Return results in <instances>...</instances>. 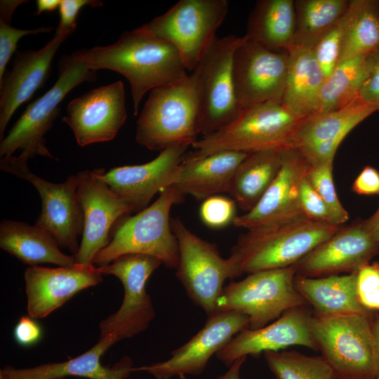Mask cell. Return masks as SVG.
I'll return each mask as SVG.
<instances>
[{
  "label": "cell",
  "instance_id": "3957f363",
  "mask_svg": "<svg viewBox=\"0 0 379 379\" xmlns=\"http://www.w3.org/2000/svg\"><path fill=\"white\" fill-rule=\"evenodd\" d=\"M201 131L198 77L193 70L178 83L150 91L136 122L135 140L149 150L161 152L192 146Z\"/></svg>",
  "mask_w": 379,
  "mask_h": 379
},
{
  "label": "cell",
  "instance_id": "83f0119b",
  "mask_svg": "<svg viewBox=\"0 0 379 379\" xmlns=\"http://www.w3.org/2000/svg\"><path fill=\"white\" fill-rule=\"evenodd\" d=\"M296 290L310 305L314 315L372 314L359 302L357 272L344 275L306 277L295 275Z\"/></svg>",
  "mask_w": 379,
  "mask_h": 379
},
{
  "label": "cell",
  "instance_id": "277c9868",
  "mask_svg": "<svg viewBox=\"0 0 379 379\" xmlns=\"http://www.w3.org/2000/svg\"><path fill=\"white\" fill-rule=\"evenodd\" d=\"M184 197L173 185L142 211L121 218L112 230L109 243L98 253L93 264L102 267L121 255L138 253L157 258L167 267L176 269L178 244L170 213Z\"/></svg>",
  "mask_w": 379,
  "mask_h": 379
},
{
  "label": "cell",
  "instance_id": "9a60e30c",
  "mask_svg": "<svg viewBox=\"0 0 379 379\" xmlns=\"http://www.w3.org/2000/svg\"><path fill=\"white\" fill-rule=\"evenodd\" d=\"M77 176V196L83 212L84 227L79 248L73 256L75 263L88 265L109 243L115 223L133 213V209L100 178L98 168L79 171Z\"/></svg>",
  "mask_w": 379,
  "mask_h": 379
},
{
  "label": "cell",
  "instance_id": "8fae6325",
  "mask_svg": "<svg viewBox=\"0 0 379 379\" xmlns=\"http://www.w3.org/2000/svg\"><path fill=\"white\" fill-rule=\"evenodd\" d=\"M171 227L179 251L176 277L193 302L211 316L217 312L225 281L230 279L227 258H222L215 244L196 235L180 218H171Z\"/></svg>",
  "mask_w": 379,
  "mask_h": 379
},
{
  "label": "cell",
  "instance_id": "bcb514c9",
  "mask_svg": "<svg viewBox=\"0 0 379 379\" xmlns=\"http://www.w3.org/2000/svg\"><path fill=\"white\" fill-rule=\"evenodd\" d=\"M372 331L373 337L375 366V379H379V312H375L373 315Z\"/></svg>",
  "mask_w": 379,
  "mask_h": 379
},
{
  "label": "cell",
  "instance_id": "f546056e",
  "mask_svg": "<svg viewBox=\"0 0 379 379\" xmlns=\"http://www.w3.org/2000/svg\"><path fill=\"white\" fill-rule=\"evenodd\" d=\"M295 25L294 1H258L248 18L246 36L272 50L288 51Z\"/></svg>",
  "mask_w": 379,
  "mask_h": 379
},
{
  "label": "cell",
  "instance_id": "8d00e7d4",
  "mask_svg": "<svg viewBox=\"0 0 379 379\" xmlns=\"http://www.w3.org/2000/svg\"><path fill=\"white\" fill-rule=\"evenodd\" d=\"M333 161L312 165L307 178L326 205L333 224L340 226L349 219V214L340 203L335 188Z\"/></svg>",
  "mask_w": 379,
  "mask_h": 379
},
{
  "label": "cell",
  "instance_id": "ee69618b",
  "mask_svg": "<svg viewBox=\"0 0 379 379\" xmlns=\"http://www.w3.org/2000/svg\"><path fill=\"white\" fill-rule=\"evenodd\" d=\"M14 338L21 346L29 347L38 343L42 337L40 325L30 316L20 318L14 328Z\"/></svg>",
  "mask_w": 379,
  "mask_h": 379
},
{
  "label": "cell",
  "instance_id": "ac0fdd59",
  "mask_svg": "<svg viewBox=\"0 0 379 379\" xmlns=\"http://www.w3.org/2000/svg\"><path fill=\"white\" fill-rule=\"evenodd\" d=\"M281 154L282 165L277 176L251 211L234 217L232 223L236 227L252 230L305 216L298 192L312 164L297 148L281 150Z\"/></svg>",
  "mask_w": 379,
  "mask_h": 379
},
{
  "label": "cell",
  "instance_id": "7dc6e473",
  "mask_svg": "<svg viewBox=\"0 0 379 379\" xmlns=\"http://www.w3.org/2000/svg\"><path fill=\"white\" fill-rule=\"evenodd\" d=\"M364 225L373 239L379 243V206L371 217L364 221Z\"/></svg>",
  "mask_w": 379,
  "mask_h": 379
},
{
  "label": "cell",
  "instance_id": "30bf717a",
  "mask_svg": "<svg viewBox=\"0 0 379 379\" xmlns=\"http://www.w3.org/2000/svg\"><path fill=\"white\" fill-rule=\"evenodd\" d=\"M162 262L144 254L121 255L108 265L97 267L102 274H112L121 281L124 295L119 309L99 324L100 338L112 337L117 342L144 331L155 316L146 283Z\"/></svg>",
  "mask_w": 379,
  "mask_h": 379
},
{
  "label": "cell",
  "instance_id": "7a4b0ae2",
  "mask_svg": "<svg viewBox=\"0 0 379 379\" xmlns=\"http://www.w3.org/2000/svg\"><path fill=\"white\" fill-rule=\"evenodd\" d=\"M341 227L302 216L248 230L239 237L227 258L230 279L293 265Z\"/></svg>",
  "mask_w": 379,
  "mask_h": 379
},
{
  "label": "cell",
  "instance_id": "9c48e42d",
  "mask_svg": "<svg viewBox=\"0 0 379 379\" xmlns=\"http://www.w3.org/2000/svg\"><path fill=\"white\" fill-rule=\"evenodd\" d=\"M227 0H180L144 26L157 38L172 44L187 70L192 72L217 38L227 15Z\"/></svg>",
  "mask_w": 379,
  "mask_h": 379
},
{
  "label": "cell",
  "instance_id": "b9f144b4",
  "mask_svg": "<svg viewBox=\"0 0 379 379\" xmlns=\"http://www.w3.org/2000/svg\"><path fill=\"white\" fill-rule=\"evenodd\" d=\"M367 77L357 97L361 102L379 105V50L366 55Z\"/></svg>",
  "mask_w": 379,
  "mask_h": 379
},
{
  "label": "cell",
  "instance_id": "681fc988",
  "mask_svg": "<svg viewBox=\"0 0 379 379\" xmlns=\"http://www.w3.org/2000/svg\"><path fill=\"white\" fill-rule=\"evenodd\" d=\"M61 0H37L36 1V11L35 15L44 12H51L59 8Z\"/></svg>",
  "mask_w": 379,
  "mask_h": 379
},
{
  "label": "cell",
  "instance_id": "ab89813d",
  "mask_svg": "<svg viewBox=\"0 0 379 379\" xmlns=\"http://www.w3.org/2000/svg\"><path fill=\"white\" fill-rule=\"evenodd\" d=\"M236 203L224 196L215 195L203 201L199 215L202 222L211 228H222L232 222Z\"/></svg>",
  "mask_w": 379,
  "mask_h": 379
},
{
  "label": "cell",
  "instance_id": "52a82bcc",
  "mask_svg": "<svg viewBox=\"0 0 379 379\" xmlns=\"http://www.w3.org/2000/svg\"><path fill=\"white\" fill-rule=\"evenodd\" d=\"M373 314L312 315L313 338L335 379H375Z\"/></svg>",
  "mask_w": 379,
  "mask_h": 379
},
{
  "label": "cell",
  "instance_id": "836d02e7",
  "mask_svg": "<svg viewBox=\"0 0 379 379\" xmlns=\"http://www.w3.org/2000/svg\"><path fill=\"white\" fill-rule=\"evenodd\" d=\"M366 55L352 58L336 67L322 85L314 114L340 109L357 97L367 77Z\"/></svg>",
  "mask_w": 379,
  "mask_h": 379
},
{
  "label": "cell",
  "instance_id": "74e56055",
  "mask_svg": "<svg viewBox=\"0 0 379 379\" xmlns=\"http://www.w3.org/2000/svg\"><path fill=\"white\" fill-rule=\"evenodd\" d=\"M344 29L343 15L312 48L326 79L331 75L339 64Z\"/></svg>",
  "mask_w": 379,
  "mask_h": 379
},
{
  "label": "cell",
  "instance_id": "2e32d148",
  "mask_svg": "<svg viewBox=\"0 0 379 379\" xmlns=\"http://www.w3.org/2000/svg\"><path fill=\"white\" fill-rule=\"evenodd\" d=\"M248 316L236 311L217 312L208 317L204 327L164 361L134 368L157 379L184 378L201 374L210 358L241 331L248 328Z\"/></svg>",
  "mask_w": 379,
  "mask_h": 379
},
{
  "label": "cell",
  "instance_id": "5bb4252c",
  "mask_svg": "<svg viewBox=\"0 0 379 379\" xmlns=\"http://www.w3.org/2000/svg\"><path fill=\"white\" fill-rule=\"evenodd\" d=\"M288 57V51L270 49L246 36L232 61L234 93L241 110L258 103L282 100Z\"/></svg>",
  "mask_w": 379,
  "mask_h": 379
},
{
  "label": "cell",
  "instance_id": "f35d334b",
  "mask_svg": "<svg viewBox=\"0 0 379 379\" xmlns=\"http://www.w3.org/2000/svg\"><path fill=\"white\" fill-rule=\"evenodd\" d=\"M357 294L364 309L379 312V262H367L357 271Z\"/></svg>",
  "mask_w": 379,
  "mask_h": 379
},
{
  "label": "cell",
  "instance_id": "e0dca14e",
  "mask_svg": "<svg viewBox=\"0 0 379 379\" xmlns=\"http://www.w3.org/2000/svg\"><path fill=\"white\" fill-rule=\"evenodd\" d=\"M126 118L124 85L117 81L71 100L62 121L84 147L113 140Z\"/></svg>",
  "mask_w": 379,
  "mask_h": 379
},
{
  "label": "cell",
  "instance_id": "d590c367",
  "mask_svg": "<svg viewBox=\"0 0 379 379\" xmlns=\"http://www.w3.org/2000/svg\"><path fill=\"white\" fill-rule=\"evenodd\" d=\"M28 2L21 0L0 1V81L6 73L8 62L15 53L19 40L29 34L50 32L52 27H41L33 29H21L11 26V19L15 9Z\"/></svg>",
  "mask_w": 379,
  "mask_h": 379
},
{
  "label": "cell",
  "instance_id": "ba28073f",
  "mask_svg": "<svg viewBox=\"0 0 379 379\" xmlns=\"http://www.w3.org/2000/svg\"><path fill=\"white\" fill-rule=\"evenodd\" d=\"M295 266L253 272L224 286L217 312L236 311L248 317L249 329L262 328L288 310L308 304L296 290Z\"/></svg>",
  "mask_w": 379,
  "mask_h": 379
},
{
  "label": "cell",
  "instance_id": "f6af8a7d",
  "mask_svg": "<svg viewBox=\"0 0 379 379\" xmlns=\"http://www.w3.org/2000/svg\"><path fill=\"white\" fill-rule=\"evenodd\" d=\"M354 192L360 195H379V172L371 166L363 168L352 185Z\"/></svg>",
  "mask_w": 379,
  "mask_h": 379
},
{
  "label": "cell",
  "instance_id": "5b68a950",
  "mask_svg": "<svg viewBox=\"0 0 379 379\" xmlns=\"http://www.w3.org/2000/svg\"><path fill=\"white\" fill-rule=\"evenodd\" d=\"M305 119L290 110L282 100L251 105L225 127L201 136L192 145V152L206 155L224 150L247 154L281 151L290 148Z\"/></svg>",
  "mask_w": 379,
  "mask_h": 379
},
{
  "label": "cell",
  "instance_id": "1f68e13d",
  "mask_svg": "<svg viewBox=\"0 0 379 379\" xmlns=\"http://www.w3.org/2000/svg\"><path fill=\"white\" fill-rule=\"evenodd\" d=\"M344 19L339 64L379 50V1L351 0Z\"/></svg>",
  "mask_w": 379,
  "mask_h": 379
},
{
  "label": "cell",
  "instance_id": "4dcf8cb0",
  "mask_svg": "<svg viewBox=\"0 0 379 379\" xmlns=\"http://www.w3.org/2000/svg\"><path fill=\"white\" fill-rule=\"evenodd\" d=\"M282 165L281 151L248 154L237 167L228 194L245 213L260 201Z\"/></svg>",
  "mask_w": 379,
  "mask_h": 379
},
{
  "label": "cell",
  "instance_id": "ffe728a7",
  "mask_svg": "<svg viewBox=\"0 0 379 379\" xmlns=\"http://www.w3.org/2000/svg\"><path fill=\"white\" fill-rule=\"evenodd\" d=\"M312 315L307 306L288 310L272 324L241 331L216 357L230 366L241 357H258L262 352L281 351L292 345L318 350L312 333Z\"/></svg>",
  "mask_w": 379,
  "mask_h": 379
},
{
  "label": "cell",
  "instance_id": "60d3db41",
  "mask_svg": "<svg viewBox=\"0 0 379 379\" xmlns=\"http://www.w3.org/2000/svg\"><path fill=\"white\" fill-rule=\"evenodd\" d=\"M298 201L303 215L307 218L316 221L333 224L326 205L311 184L307 176L300 183Z\"/></svg>",
  "mask_w": 379,
  "mask_h": 379
},
{
  "label": "cell",
  "instance_id": "603a6c76",
  "mask_svg": "<svg viewBox=\"0 0 379 379\" xmlns=\"http://www.w3.org/2000/svg\"><path fill=\"white\" fill-rule=\"evenodd\" d=\"M378 110L379 105L364 103L356 98L340 109L312 114L303 121L290 148L298 149L312 165L333 161L346 135Z\"/></svg>",
  "mask_w": 379,
  "mask_h": 379
},
{
  "label": "cell",
  "instance_id": "d4e9b609",
  "mask_svg": "<svg viewBox=\"0 0 379 379\" xmlns=\"http://www.w3.org/2000/svg\"><path fill=\"white\" fill-rule=\"evenodd\" d=\"M248 154L219 151L206 155L185 154L173 185L197 200L227 193L236 170Z\"/></svg>",
  "mask_w": 379,
  "mask_h": 379
},
{
  "label": "cell",
  "instance_id": "6da1fadb",
  "mask_svg": "<svg viewBox=\"0 0 379 379\" xmlns=\"http://www.w3.org/2000/svg\"><path fill=\"white\" fill-rule=\"evenodd\" d=\"M73 55L94 71L109 69L124 76L130 84L135 115L147 91L174 84L188 75L178 49L144 25L124 32L113 44L79 50Z\"/></svg>",
  "mask_w": 379,
  "mask_h": 379
},
{
  "label": "cell",
  "instance_id": "cb8c5ba5",
  "mask_svg": "<svg viewBox=\"0 0 379 379\" xmlns=\"http://www.w3.org/2000/svg\"><path fill=\"white\" fill-rule=\"evenodd\" d=\"M71 32H55L54 36L38 51H18L11 69L0 81V138L13 114L41 88L51 72V62L61 44Z\"/></svg>",
  "mask_w": 379,
  "mask_h": 379
},
{
  "label": "cell",
  "instance_id": "f907efd6",
  "mask_svg": "<svg viewBox=\"0 0 379 379\" xmlns=\"http://www.w3.org/2000/svg\"><path fill=\"white\" fill-rule=\"evenodd\" d=\"M0 379H8L6 373L2 370L0 371Z\"/></svg>",
  "mask_w": 379,
  "mask_h": 379
},
{
  "label": "cell",
  "instance_id": "f1b7e54d",
  "mask_svg": "<svg viewBox=\"0 0 379 379\" xmlns=\"http://www.w3.org/2000/svg\"><path fill=\"white\" fill-rule=\"evenodd\" d=\"M288 53L282 102L296 114L307 118L315 113L326 78L312 48L292 47Z\"/></svg>",
  "mask_w": 379,
  "mask_h": 379
},
{
  "label": "cell",
  "instance_id": "7c38bea8",
  "mask_svg": "<svg viewBox=\"0 0 379 379\" xmlns=\"http://www.w3.org/2000/svg\"><path fill=\"white\" fill-rule=\"evenodd\" d=\"M0 168L29 182L36 188L41 198V211L35 224L51 233L60 247L75 255L84 227L83 212L77 196V175L68 176L61 183L51 182L34 174L27 160L14 155L1 157Z\"/></svg>",
  "mask_w": 379,
  "mask_h": 379
},
{
  "label": "cell",
  "instance_id": "c3c4849f",
  "mask_svg": "<svg viewBox=\"0 0 379 379\" xmlns=\"http://www.w3.org/2000/svg\"><path fill=\"white\" fill-rule=\"evenodd\" d=\"M246 359V357H243L236 360L223 375L215 379H241L240 371Z\"/></svg>",
  "mask_w": 379,
  "mask_h": 379
},
{
  "label": "cell",
  "instance_id": "7402d4cb",
  "mask_svg": "<svg viewBox=\"0 0 379 379\" xmlns=\"http://www.w3.org/2000/svg\"><path fill=\"white\" fill-rule=\"evenodd\" d=\"M27 312L41 319L60 307L78 292L95 286L102 274L93 264L44 267L30 266L25 271Z\"/></svg>",
  "mask_w": 379,
  "mask_h": 379
},
{
  "label": "cell",
  "instance_id": "44dd1931",
  "mask_svg": "<svg viewBox=\"0 0 379 379\" xmlns=\"http://www.w3.org/2000/svg\"><path fill=\"white\" fill-rule=\"evenodd\" d=\"M378 253L379 243L359 222L342 227L293 265L297 275L306 277L351 274Z\"/></svg>",
  "mask_w": 379,
  "mask_h": 379
},
{
  "label": "cell",
  "instance_id": "8992f818",
  "mask_svg": "<svg viewBox=\"0 0 379 379\" xmlns=\"http://www.w3.org/2000/svg\"><path fill=\"white\" fill-rule=\"evenodd\" d=\"M96 71L77 59L73 53L63 55L58 62L55 84L42 96L31 102L0 143V157H8L20 150V157L26 159L39 155L54 159L46 147L44 138L60 112L66 95L84 82H93Z\"/></svg>",
  "mask_w": 379,
  "mask_h": 379
},
{
  "label": "cell",
  "instance_id": "d6986e66",
  "mask_svg": "<svg viewBox=\"0 0 379 379\" xmlns=\"http://www.w3.org/2000/svg\"><path fill=\"white\" fill-rule=\"evenodd\" d=\"M188 147H168L143 164L115 167L107 172L98 168L99 175L115 194L131 205L133 212L138 213L149 205L156 194L175 183Z\"/></svg>",
  "mask_w": 379,
  "mask_h": 379
},
{
  "label": "cell",
  "instance_id": "484cf974",
  "mask_svg": "<svg viewBox=\"0 0 379 379\" xmlns=\"http://www.w3.org/2000/svg\"><path fill=\"white\" fill-rule=\"evenodd\" d=\"M116 343L109 336L99 338L98 343L88 351L69 360L25 368L7 366L3 371L8 379H64L72 376L88 379H126L134 371L130 358H123L112 367L105 366L100 361L102 356Z\"/></svg>",
  "mask_w": 379,
  "mask_h": 379
},
{
  "label": "cell",
  "instance_id": "4fadbf2b",
  "mask_svg": "<svg viewBox=\"0 0 379 379\" xmlns=\"http://www.w3.org/2000/svg\"><path fill=\"white\" fill-rule=\"evenodd\" d=\"M245 35L217 37L194 69L197 74L202 112L201 135L225 127L239 114L232 79V61Z\"/></svg>",
  "mask_w": 379,
  "mask_h": 379
},
{
  "label": "cell",
  "instance_id": "e575fe53",
  "mask_svg": "<svg viewBox=\"0 0 379 379\" xmlns=\"http://www.w3.org/2000/svg\"><path fill=\"white\" fill-rule=\"evenodd\" d=\"M264 356L277 379H335L321 355L311 357L294 350H281L266 352Z\"/></svg>",
  "mask_w": 379,
  "mask_h": 379
},
{
  "label": "cell",
  "instance_id": "d6a6232c",
  "mask_svg": "<svg viewBox=\"0 0 379 379\" xmlns=\"http://www.w3.org/2000/svg\"><path fill=\"white\" fill-rule=\"evenodd\" d=\"M350 2L347 0L294 1L295 25L292 47L312 48L345 13Z\"/></svg>",
  "mask_w": 379,
  "mask_h": 379
},
{
  "label": "cell",
  "instance_id": "4316f807",
  "mask_svg": "<svg viewBox=\"0 0 379 379\" xmlns=\"http://www.w3.org/2000/svg\"><path fill=\"white\" fill-rule=\"evenodd\" d=\"M0 247L30 266L51 263L67 267L75 264L73 255L61 251L55 237L36 224L3 220L0 223Z\"/></svg>",
  "mask_w": 379,
  "mask_h": 379
},
{
  "label": "cell",
  "instance_id": "7bdbcfd3",
  "mask_svg": "<svg viewBox=\"0 0 379 379\" xmlns=\"http://www.w3.org/2000/svg\"><path fill=\"white\" fill-rule=\"evenodd\" d=\"M87 6L96 8L102 6L103 3L98 0H61L58 8L60 21L55 31L73 33L80 11Z\"/></svg>",
  "mask_w": 379,
  "mask_h": 379
}]
</instances>
